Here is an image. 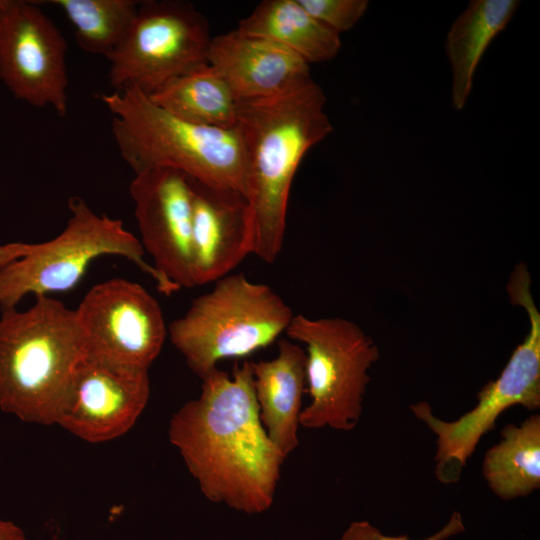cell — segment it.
Wrapping results in <instances>:
<instances>
[{"mask_svg":"<svg viewBox=\"0 0 540 540\" xmlns=\"http://www.w3.org/2000/svg\"><path fill=\"white\" fill-rule=\"evenodd\" d=\"M511 303L524 308L529 332L510 356L496 380L478 392L474 408L455 421L438 418L427 402L410 407L420 421L435 434L436 476L443 483L456 482L481 438L495 428L499 416L516 405L528 410L540 407V313L531 294L527 267L519 263L507 284Z\"/></svg>","mask_w":540,"mask_h":540,"instance_id":"obj_7","label":"cell"},{"mask_svg":"<svg viewBox=\"0 0 540 540\" xmlns=\"http://www.w3.org/2000/svg\"><path fill=\"white\" fill-rule=\"evenodd\" d=\"M189 178L192 195V274L195 286L228 275L250 254L252 219L239 191Z\"/></svg>","mask_w":540,"mask_h":540,"instance_id":"obj_14","label":"cell"},{"mask_svg":"<svg viewBox=\"0 0 540 540\" xmlns=\"http://www.w3.org/2000/svg\"><path fill=\"white\" fill-rule=\"evenodd\" d=\"M73 26L82 50L107 57L118 45L134 19L136 0H49Z\"/></svg>","mask_w":540,"mask_h":540,"instance_id":"obj_21","label":"cell"},{"mask_svg":"<svg viewBox=\"0 0 540 540\" xmlns=\"http://www.w3.org/2000/svg\"><path fill=\"white\" fill-rule=\"evenodd\" d=\"M326 27L341 34L353 28L368 9L367 0H298Z\"/></svg>","mask_w":540,"mask_h":540,"instance_id":"obj_22","label":"cell"},{"mask_svg":"<svg viewBox=\"0 0 540 540\" xmlns=\"http://www.w3.org/2000/svg\"><path fill=\"white\" fill-rule=\"evenodd\" d=\"M465 530L462 515L455 511L447 524L437 533L421 540H446ZM342 540H414L407 535L388 536L382 534L380 530L368 521H354L346 529Z\"/></svg>","mask_w":540,"mask_h":540,"instance_id":"obj_23","label":"cell"},{"mask_svg":"<svg viewBox=\"0 0 540 540\" xmlns=\"http://www.w3.org/2000/svg\"><path fill=\"white\" fill-rule=\"evenodd\" d=\"M70 217L63 231L42 243L0 244V311L15 308L27 295L49 296L75 287L90 263L104 255L133 262L164 295L179 288L146 261L140 240L120 219L98 215L80 197L68 200Z\"/></svg>","mask_w":540,"mask_h":540,"instance_id":"obj_5","label":"cell"},{"mask_svg":"<svg viewBox=\"0 0 540 540\" xmlns=\"http://www.w3.org/2000/svg\"><path fill=\"white\" fill-rule=\"evenodd\" d=\"M482 471L490 489L509 500L540 487V416L501 430V440L485 454Z\"/></svg>","mask_w":540,"mask_h":540,"instance_id":"obj_20","label":"cell"},{"mask_svg":"<svg viewBox=\"0 0 540 540\" xmlns=\"http://www.w3.org/2000/svg\"><path fill=\"white\" fill-rule=\"evenodd\" d=\"M86 339L76 309L37 296L0 314V409L27 423L55 424Z\"/></svg>","mask_w":540,"mask_h":540,"instance_id":"obj_3","label":"cell"},{"mask_svg":"<svg viewBox=\"0 0 540 540\" xmlns=\"http://www.w3.org/2000/svg\"><path fill=\"white\" fill-rule=\"evenodd\" d=\"M6 1L7 0H0V16H1L3 10H4V7L6 5Z\"/></svg>","mask_w":540,"mask_h":540,"instance_id":"obj_25","label":"cell"},{"mask_svg":"<svg viewBox=\"0 0 540 540\" xmlns=\"http://www.w3.org/2000/svg\"><path fill=\"white\" fill-rule=\"evenodd\" d=\"M325 105L314 80L272 98L239 101L236 127L252 219L250 254L266 263L282 250L290 189L302 159L333 130Z\"/></svg>","mask_w":540,"mask_h":540,"instance_id":"obj_2","label":"cell"},{"mask_svg":"<svg viewBox=\"0 0 540 540\" xmlns=\"http://www.w3.org/2000/svg\"><path fill=\"white\" fill-rule=\"evenodd\" d=\"M112 115L111 131L134 173L167 168L207 185L245 195V158L238 128L185 121L136 89L101 95Z\"/></svg>","mask_w":540,"mask_h":540,"instance_id":"obj_4","label":"cell"},{"mask_svg":"<svg viewBox=\"0 0 540 540\" xmlns=\"http://www.w3.org/2000/svg\"><path fill=\"white\" fill-rule=\"evenodd\" d=\"M207 61L238 101L272 98L313 81L309 64L299 56L237 28L212 37Z\"/></svg>","mask_w":540,"mask_h":540,"instance_id":"obj_15","label":"cell"},{"mask_svg":"<svg viewBox=\"0 0 540 540\" xmlns=\"http://www.w3.org/2000/svg\"><path fill=\"white\" fill-rule=\"evenodd\" d=\"M207 19L184 1H140L124 36L106 57L109 85L146 96L208 63Z\"/></svg>","mask_w":540,"mask_h":540,"instance_id":"obj_9","label":"cell"},{"mask_svg":"<svg viewBox=\"0 0 540 540\" xmlns=\"http://www.w3.org/2000/svg\"><path fill=\"white\" fill-rule=\"evenodd\" d=\"M66 41L35 1L7 0L0 16V79L35 107L68 109Z\"/></svg>","mask_w":540,"mask_h":540,"instance_id":"obj_11","label":"cell"},{"mask_svg":"<svg viewBox=\"0 0 540 540\" xmlns=\"http://www.w3.org/2000/svg\"><path fill=\"white\" fill-rule=\"evenodd\" d=\"M260 421L271 442L287 458L298 444L302 397L306 391V352L280 339L271 360L251 361Z\"/></svg>","mask_w":540,"mask_h":540,"instance_id":"obj_16","label":"cell"},{"mask_svg":"<svg viewBox=\"0 0 540 540\" xmlns=\"http://www.w3.org/2000/svg\"><path fill=\"white\" fill-rule=\"evenodd\" d=\"M0 540H28L16 524L7 520H0Z\"/></svg>","mask_w":540,"mask_h":540,"instance_id":"obj_24","label":"cell"},{"mask_svg":"<svg viewBox=\"0 0 540 540\" xmlns=\"http://www.w3.org/2000/svg\"><path fill=\"white\" fill-rule=\"evenodd\" d=\"M150 396L148 371L85 358L77 367L55 424L90 443L128 432Z\"/></svg>","mask_w":540,"mask_h":540,"instance_id":"obj_12","label":"cell"},{"mask_svg":"<svg viewBox=\"0 0 540 540\" xmlns=\"http://www.w3.org/2000/svg\"><path fill=\"white\" fill-rule=\"evenodd\" d=\"M293 316L270 286L242 273L228 274L193 299L186 313L170 323L168 334L189 369L202 379L221 360L245 357L272 344Z\"/></svg>","mask_w":540,"mask_h":540,"instance_id":"obj_6","label":"cell"},{"mask_svg":"<svg viewBox=\"0 0 540 540\" xmlns=\"http://www.w3.org/2000/svg\"><path fill=\"white\" fill-rule=\"evenodd\" d=\"M519 5L518 0H473L452 23L446 37V53L452 73L451 101L455 110L465 107L479 62Z\"/></svg>","mask_w":540,"mask_h":540,"instance_id":"obj_17","label":"cell"},{"mask_svg":"<svg viewBox=\"0 0 540 540\" xmlns=\"http://www.w3.org/2000/svg\"><path fill=\"white\" fill-rule=\"evenodd\" d=\"M287 336L306 345L310 404L299 423L308 429L351 431L359 423L369 369L379 358L373 340L354 322L340 317L294 315Z\"/></svg>","mask_w":540,"mask_h":540,"instance_id":"obj_8","label":"cell"},{"mask_svg":"<svg viewBox=\"0 0 540 540\" xmlns=\"http://www.w3.org/2000/svg\"><path fill=\"white\" fill-rule=\"evenodd\" d=\"M200 396L173 414L168 435L209 501L247 514L274 501L285 457L259 418L251 361L214 369Z\"/></svg>","mask_w":540,"mask_h":540,"instance_id":"obj_1","label":"cell"},{"mask_svg":"<svg viewBox=\"0 0 540 540\" xmlns=\"http://www.w3.org/2000/svg\"><path fill=\"white\" fill-rule=\"evenodd\" d=\"M237 29L273 41L308 64L329 61L341 48L340 35L309 14L298 0H264Z\"/></svg>","mask_w":540,"mask_h":540,"instance_id":"obj_18","label":"cell"},{"mask_svg":"<svg viewBox=\"0 0 540 540\" xmlns=\"http://www.w3.org/2000/svg\"><path fill=\"white\" fill-rule=\"evenodd\" d=\"M148 97L171 114L196 125L219 129L237 126L239 101L208 63Z\"/></svg>","mask_w":540,"mask_h":540,"instance_id":"obj_19","label":"cell"},{"mask_svg":"<svg viewBox=\"0 0 540 540\" xmlns=\"http://www.w3.org/2000/svg\"><path fill=\"white\" fill-rule=\"evenodd\" d=\"M76 311L86 339V357L109 365L148 371L168 334L157 300L126 279L95 285Z\"/></svg>","mask_w":540,"mask_h":540,"instance_id":"obj_10","label":"cell"},{"mask_svg":"<svg viewBox=\"0 0 540 540\" xmlns=\"http://www.w3.org/2000/svg\"><path fill=\"white\" fill-rule=\"evenodd\" d=\"M141 245L153 266L179 289L194 287L192 195L186 174L167 168L135 174L129 186Z\"/></svg>","mask_w":540,"mask_h":540,"instance_id":"obj_13","label":"cell"}]
</instances>
